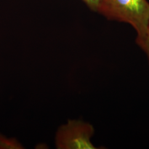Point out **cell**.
I'll return each instance as SVG.
<instances>
[{
  "label": "cell",
  "mask_w": 149,
  "mask_h": 149,
  "mask_svg": "<svg viewBox=\"0 0 149 149\" xmlns=\"http://www.w3.org/2000/svg\"><path fill=\"white\" fill-rule=\"evenodd\" d=\"M97 11L109 19L130 24L137 33V43L143 45L149 25L146 0H99Z\"/></svg>",
  "instance_id": "obj_1"
},
{
  "label": "cell",
  "mask_w": 149,
  "mask_h": 149,
  "mask_svg": "<svg viewBox=\"0 0 149 149\" xmlns=\"http://www.w3.org/2000/svg\"><path fill=\"white\" fill-rule=\"evenodd\" d=\"M94 128L88 123L80 120H69L58 129L55 139L58 149H97L91 139Z\"/></svg>",
  "instance_id": "obj_2"
},
{
  "label": "cell",
  "mask_w": 149,
  "mask_h": 149,
  "mask_svg": "<svg viewBox=\"0 0 149 149\" xmlns=\"http://www.w3.org/2000/svg\"><path fill=\"white\" fill-rule=\"evenodd\" d=\"M23 145L15 138H8L0 133V149H23Z\"/></svg>",
  "instance_id": "obj_3"
},
{
  "label": "cell",
  "mask_w": 149,
  "mask_h": 149,
  "mask_svg": "<svg viewBox=\"0 0 149 149\" xmlns=\"http://www.w3.org/2000/svg\"><path fill=\"white\" fill-rule=\"evenodd\" d=\"M86 4L88 6L91 10L93 11H97L99 0H83Z\"/></svg>",
  "instance_id": "obj_4"
},
{
  "label": "cell",
  "mask_w": 149,
  "mask_h": 149,
  "mask_svg": "<svg viewBox=\"0 0 149 149\" xmlns=\"http://www.w3.org/2000/svg\"><path fill=\"white\" fill-rule=\"evenodd\" d=\"M142 49L145 51V52L147 54L149 61V25L148 27V33L146 34V37L144 40V43L143 45L141 47Z\"/></svg>",
  "instance_id": "obj_5"
}]
</instances>
